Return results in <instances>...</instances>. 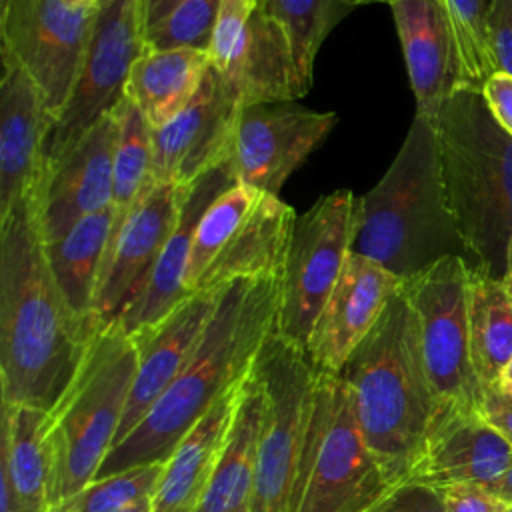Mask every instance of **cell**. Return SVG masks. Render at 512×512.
<instances>
[{"instance_id":"21","label":"cell","mask_w":512,"mask_h":512,"mask_svg":"<svg viewBox=\"0 0 512 512\" xmlns=\"http://www.w3.org/2000/svg\"><path fill=\"white\" fill-rule=\"evenodd\" d=\"M416 114L434 118L466 86L462 56L444 0H392Z\"/></svg>"},{"instance_id":"12","label":"cell","mask_w":512,"mask_h":512,"mask_svg":"<svg viewBox=\"0 0 512 512\" xmlns=\"http://www.w3.org/2000/svg\"><path fill=\"white\" fill-rule=\"evenodd\" d=\"M96 6L72 0H2V56L36 82L54 122L74 90Z\"/></svg>"},{"instance_id":"19","label":"cell","mask_w":512,"mask_h":512,"mask_svg":"<svg viewBox=\"0 0 512 512\" xmlns=\"http://www.w3.org/2000/svg\"><path fill=\"white\" fill-rule=\"evenodd\" d=\"M54 118L36 82L2 56L0 80V218L36 190L46 172Z\"/></svg>"},{"instance_id":"37","label":"cell","mask_w":512,"mask_h":512,"mask_svg":"<svg viewBox=\"0 0 512 512\" xmlns=\"http://www.w3.org/2000/svg\"><path fill=\"white\" fill-rule=\"evenodd\" d=\"M256 6L250 0H222L220 14L208 50L210 64L222 76H228L236 66L246 42L250 14Z\"/></svg>"},{"instance_id":"49","label":"cell","mask_w":512,"mask_h":512,"mask_svg":"<svg viewBox=\"0 0 512 512\" xmlns=\"http://www.w3.org/2000/svg\"><path fill=\"white\" fill-rule=\"evenodd\" d=\"M72 2H78V4H98V0H72Z\"/></svg>"},{"instance_id":"5","label":"cell","mask_w":512,"mask_h":512,"mask_svg":"<svg viewBox=\"0 0 512 512\" xmlns=\"http://www.w3.org/2000/svg\"><path fill=\"white\" fill-rule=\"evenodd\" d=\"M448 206L472 270L502 280L512 236V136L482 90L464 86L432 118Z\"/></svg>"},{"instance_id":"25","label":"cell","mask_w":512,"mask_h":512,"mask_svg":"<svg viewBox=\"0 0 512 512\" xmlns=\"http://www.w3.org/2000/svg\"><path fill=\"white\" fill-rule=\"evenodd\" d=\"M46 410L2 406L0 512H48L50 466L42 442Z\"/></svg>"},{"instance_id":"40","label":"cell","mask_w":512,"mask_h":512,"mask_svg":"<svg viewBox=\"0 0 512 512\" xmlns=\"http://www.w3.org/2000/svg\"><path fill=\"white\" fill-rule=\"evenodd\" d=\"M446 512H508V504L480 484L442 488Z\"/></svg>"},{"instance_id":"16","label":"cell","mask_w":512,"mask_h":512,"mask_svg":"<svg viewBox=\"0 0 512 512\" xmlns=\"http://www.w3.org/2000/svg\"><path fill=\"white\" fill-rule=\"evenodd\" d=\"M116 120L106 114L60 160L46 166L38 186L44 242L58 240L82 218L112 206Z\"/></svg>"},{"instance_id":"6","label":"cell","mask_w":512,"mask_h":512,"mask_svg":"<svg viewBox=\"0 0 512 512\" xmlns=\"http://www.w3.org/2000/svg\"><path fill=\"white\" fill-rule=\"evenodd\" d=\"M136 364V342L118 320L94 330L70 382L42 422L50 508L96 478L116 442Z\"/></svg>"},{"instance_id":"11","label":"cell","mask_w":512,"mask_h":512,"mask_svg":"<svg viewBox=\"0 0 512 512\" xmlns=\"http://www.w3.org/2000/svg\"><path fill=\"white\" fill-rule=\"evenodd\" d=\"M140 0H98L74 90L46 142V166L60 160L124 96L134 62L144 54Z\"/></svg>"},{"instance_id":"46","label":"cell","mask_w":512,"mask_h":512,"mask_svg":"<svg viewBox=\"0 0 512 512\" xmlns=\"http://www.w3.org/2000/svg\"><path fill=\"white\" fill-rule=\"evenodd\" d=\"M502 390H506L508 394H512V358L504 370V376H502Z\"/></svg>"},{"instance_id":"39","label":"cell","mask_w":512,"mask_h":512,"mask_svg":"<svg viewBox=\"0 0 512 512\" xmlns=\"http://www.w3.org/2000/svg\"><path fill=\"white\" fill-rule=\"evenodd\" d=\"M486 26L494 70L512 76V0H490Z\"/></svg>"},{"instance_id":"47","label":"cell","mask_w":512,"mask_h":512,"mask_svg":"<svg viewBox=\"0 0 512 512\" xmlns=\"http://www.w3.org/2000/svg\"><path fill=\"white\" fill-rule=\"evenodd\" d=\"M122 512H152V498H146V500H140L138 504L122 510Z\"/></svg>"},{"instance_id":"38","label":"cell","mask_w":512,"mask_h":512,"mask_svg":"<svg viewBox=\"0 0 512 512\" xmlns=\"http://www.w3.org/2000/svg\"><path fill=\"white\" fill-rule=\"evenodd\" d=\"M368 512H446V502L440 488L418 480H404Z\"/></svg>"},{"instance_id":"50","label":"cell","mask_w":512,"mask_h":512,"mask_svg":"<svg viewBox=\"0 0 512 512\" xmlns=\"http://www.w3.org/2000/svg\"><path fill=\"white\" fill-rule=\"evenodd\" d=\"M250 2H252V4H254V6H256V8H262V6H264V2H266V0H250Z\"/></svg>"},{"instance_id":"29","label":"cell","mask_w":512,"mask_h":512,"mask_svg":"<svg viewBox=\"0 0 512 512\" xmlns=\"http://www.w3.org/2000/svg\"><path fill=\"white\" fill-rule=\"evenodd\" d=\"M114 220L116 212L110 206L82 218L58 240L44 242L46 258L60 290L70 306L88 320H92V300Z\"/></svg>"},{"instance_id":"2","label":"cell","mask_w":512,"mask_h":512,"mask_svg":"<svg viewBox=\"0 0 512 512\" xmlns=\"http://www.w3.org/2000/svg\"><path fill=\"white\" fill-rule=\"evenodd\" d=\"M280 290V274L222 286L184 368L132 432L112 446L96 478L168 460L210 406L250 374L260 348L278 330Z\"/></svg>"},{"instance_id":"33","label":"cell","mask_w":512,"mask_h":512,"mask_svg":"<svg viewBox=\"0 0 512 512\" xmlns=\"http://www.w3.org/2000/svg\"><path fill=\"white\" fill-rule=\"evenodd\" d=\"M258 196L260 192L236 182L230 188H226L202 212L194 230L188 266H186V290L190 294L194 292L198 280L208 270V266L226 246L230 234L250 214Z\"/></svg>"},{"instance_id":"48","label":"cell","mask_w":512,"mask_h":512,"mask_svg":"<svg viewBox=\"0 0 512 512\" xmlns=\"http://www.w3.org/2000/svg\"><path fill=\"white\" fill-rule=\"evenodd\" d=\"M348 6H360V4H372V2H378V0H344Z\"/></svg>"},{"instance_id":"7","label":"cell","mask_w":512,"mask_h":512,"mask_svg":"<svg viewBox=\"0 0 512 512\" xmlns=\"http://www.w3.org/2000/svg\"><path fill=\"white\" fill-rule=\"evenodd\" d=\"M394 486L360 430L344 380L318 370L290 512H368Z\"/></svg>"},{"instance_id":"30","label":"cell","mask_w":512,"mask_h":512,"mask_svg":"<svg viewBox=\"0 0 512 512\" xmlns=\"http://www.w3.org/2000/svg\"><path fill=\"white\" fill-rule=\"evenodd\" d=\"M470 360L482 390L502 388L512 358V298L502 280L470 272L468 292Z\"/></svg>"},{"instance_id":"3","label":"cell","mask_w":512,"mask_h":512,"mask_svg":"<svg viewBox=\"0 0 512 512\" xmlns=\"http://www.w3.org/2000/svg\"><path fill=\"white\" fill-rule=\"evenodd\" d=\"M360 430L392 484L404 482L440 406L414 308L400 288L338 372Z\"/></svg>"},{"instance_id":"44","label":"cell","mask_w":512,"mask_h":512,"mask_svg":"<svg viewBox=\"0 0 512 512\" xmlns=\"http://www.w3.org/2000/svg\"><path fill=\"white\" fill-rule=\"evenodd\" d=\"M492 494H496L506 504H512V464L506 468L502 476H498L490 486H486Z\"/></svg>"},{"instance_id":"51","label":"cell","mask_w":512,"mask_h":512,"mask_svg":"<svg viewBox=\"0 0 512 512\" xmlns=\"http://www.w3.org/2000/svg\"><path fill=\"white\" fill-rule=\"evenodd\" d=\"M378 2H386V4H390V2H392V0H378Z\"/></svg>"},{"instance_id":"1","label":"cell","mask_w":512,"mask_h":512,"mask_svg":"<svg viewBox=\"0 0 512 512\" xmlns=\"http://www.w3.org/2000/svg\"><path fill=\"white\" fill-rule=\"evenodd\" d=\"M96 328L70 306L52 274L36 188L0 218L2 406L50 410Z\"/></svg>"},{"instance_id":"20","label":"cell","mask_w":512,"mask_h":512,"mask_svg":"<svg viewBox=\"0 0 512 512\" xmlns=\"http://www.w3.org/2000/svg\"><path fill=\"white\" fill-rule=\"evenodd\" d=\"M220 290L192 292L162 320L132 334L138 348V364L114 444L132 432L184 368L214 312Z\"/></svg>"},{"instance_id":"13","label":"cell","mask_w":512,"mask_h":512,"mask_svg":"<svg viewBox=\"0 0 512 512\" xmlns=\"http://www.w3.org/2000/svg\"><path fill=\"white\" fill-rule=\"evenodd\" d=\"M186 186L156 182L112 228L98 276L92 320L106 326L124 314L146 286L162 248L174 232Z\"/></svg>"},{"instance_id":"22","label":"cell","mask_w":512,"mask_h":512,"mask_svg":"<svg viewBox=\"0 0 512 512\" xmlns=\"http://www.w3.org/2000/svg\"><path fill=\"white\" fill-rule=\"evenodd\" d=\"M236 176L230 158L220 166L206 172L202 178L186 186L180 218L170 234L162 254L136 300L120 316L122 328L132 336L158 320H162L172 308H176L190 292L186 290V266L196 224L202 212L232 184Z\"/></svg>"},{"instance_id":"14","label":"cell","mask_w":512,"mask_h":512,"mask_svg":"<svg viewBox=\"0 0 512 512\" xmlns=\"http://www.w3.org/2000/svg\"><path fill=\"white\" fill-rule=\"evenodd\" d=\"M338 116L292 102L242 106L230 164L240 184L278 196L284 180L330 134Z\"/></svg>"},{"instance_id":"32","label":"cell","mask_w":512,"mask_h":512,"mask_svg":"<svg viewBox=\"0 0 512 512\" xmlns=\"http://www.w3.org/2000/svg\"><path fill=\"white\" fill-rule=\"evenodd\" d=\"M262 8L284 28L302 96L308 94L318 50L334 24L352 6L344 0H266Z\"/></svg>"},{"instance_id":"17","label":"cell","mask_w":512,"mask_h":512,"mask_svg":"<svg viewBox=\"0 0 512 512\" xmlns=\"http://www.w3.org/2000/svg\"><path fill=\"white\" fill-rule=\"evenodd\" d=\"M510 464L512 446L478 408L440 404L406 480L490 486Z\"/></svg>"},{"instance_id":"35","label":"cell","mask_w":512,"mask_h":512,"mask_svg":"<svg viewBox=\"0 0 512 512\" xmlns=\"http://www.w3.org/2000/svg\"><path fill=\"white\" fill-rule=\"evenodd\" d=\"M220 4L222 0H180L162 20L144 28L146 50L192 48L208 52Z\"/></svg>"},{"instance_id":"41","label":"cell","mask_w":512,"mask_h":512,"mask_svg":"<svg viewBox=\"0 0 512 512\" xmlns=\"http://www.w3.org/2000/svg\"><path fill=\"white\" fill-rule=\"evenodd\" d=\"M482 94L496 122L512 136V76L496 70L482 86Z\"/></svg>"},{"instance_id":"24","label":"cell","mask_w":512,"mask_h":512,"mask_svg":"<svg viewBox=\"0 0 512 512\" xmlns=\"http://www.w3.org/2000/svg\"><path fill=\"white\" fill-rule=\"evenodd\" d=\"M296 212L278 196L260 192L250 214L198 280V290H218L234 280L284 274Z\"/></svg>"},{"instance_id":"26","label":"cell","mask_w":512,"mask_h":512,"mask_svg":"<svg viewBox=\"0 0 512 512\" xmlns=\"http://www.w3.org/2000/svg\"><path fill=\"white\" fill-rule=\"evenodd\" d=\"M224 78L240 94L242 106L302 96L288 36L264 8L252 10L240 58Z\"/></svg>"},{"instance_id":"34","label":"cell","mask_w":512,"mask_h":512,"mask_svg":"<svg viewBox=\"0 0 512 512\" xmlns=\"http://www.w3.org/2000/svg\"><path fill=\"white\" fill-rule=\"evenodd\" d=\"M162 472L164 462H152L96 478L48 512H122L140 500L152 498Z\"/></svg>"},{"instance_id":"23","label":"cell","mask_w":512,"mask_h":512,"mask_svg":"<svg viewBox=\"0 0 512 512\" xmlns=\"http://www.w3.org/2000/svg\"><path fill=\"white\" fill-rule=\"evenodd\" d=\"M246 378L226 390L176 444L164 462L152 512H196L228 444Z\"/></svg>"},{"instance_id":"10","label":"cell","mask_w":512,"mask_h":512,"mask_svg":"<svg viewBox=\"0 0 512 512\" xmlns=\"http://www.w3.org/2000/svg\"><path fill=\"white\" fill-rule=\"evenodd\" d=\"M470 264L448 256L402 284L420 332L424 364L440 404L478 408L484 390L470 360Z\"/></svg>"},{"instance_id":"31","label":"cell","mask_w":512,"mask_h":512,"mask_svg":"<svg viewBox=\"0 0 512 512\" xmlns=\"http://www.w3.org/2000/svg\"><path fill=\"white\" fill-rule=\"evenodd\" d=\"M112 114L116 120L112 182V206L116 212V226L126 218L130 208L156 184V178L150 122L126 96H122Z\"/></svg>"},{"instance_id":"27","label":"cell","mask_w":512,"mask_h":512,"mask_svg":"<svg viewBox=\"0 0 512 512\" xmlns=\"http://www.w3.org/2000/svg\"><path fill=\"white\" fill-rule=\"evenodd\" d=\"M264 408V388L250 370L228 444L196 512H250Z\"/></svg>"},{"instance_id":"8","label":"cell","mask_w":512,"mask_h":512,"mask_svg":"<svg viewBox=\"0 0 512 512\" xmlns=\"http://www.w3.org/2000/svg\"><path fill=\"white\" fill-rule=\"evenodd\" d=\"M266 408L260 432L250 512H290L318 368L308 352L272 332L254 366Z\"/></svg>"},{"instance_id":"4","label":"cell","mask_w":512,"mask_h":512,"mask_svg":"<svg viewBox=\"0 0 512 512\" xmlns=\"http://www.w3.org/2000/svg\"><path fill=\"white\" fill-rule=\"evenodd\" d=\"M352 252L362 254L402 282L448 256L470 252L448 206L434 120L416 114L380 182L358 198Z\"/></svg>"},{"instance_id":"9","label":"cell","mask_w":512,"mask_h":512,"mask_svg":"<svg viewBox=\"0 0 512 512\" xmlns=\"http://www.w3.org/2000/svg\"><path fill=\"white\" fill-rule=\"evenodd\" d=\"M356 226L358 198L348 190L322 196L296 216L282 274L278 334L304 350L352 252Z\"/></svg>"},{"instance_id":"18","label":"cell","mask_w":512,"mask_h":512,"mask_svg":"<svg viewBox=\"0 0 512 512\" xmlns=\"http://www.w3.org/2000/svg\"><path fill=\"white\" fill-rule=\"evenodd\" d=\"M402 284L378 262L350 252L306 346L314 366L320 372L338 374Z\"/></svg>"},{"instance_id":"15","label":"cell","mask_w":512,"mask_h":512,"mask_svg":"<svg viewBox=\"0 0 512 512\" xmlns=\"http://www.w3.org/2000/svg\"><path fill=\"white\" fill-rule=\"evenodd\" d=\"M240 110V94L210 64L192 102L162 126L152 128L156 182L190 186L226 162Z\"/></svg>"},{"instance_id":"36","label":"cell","mask_w":512,"mask_h":512,"mask_svg":"<svg viewBox=\"0 0 512 512\" xmlns=\"http://www.w3.org/2000/svg\"><path fill=\"white\" fill-rule=\"evenodd\" d=\"M454 34L458 40L464 82L482 90L486 80L496 72L488 46V0H444Z\"/></svg>"},{"instance_id":"42","label":"cell","mask_w":512,"mask_h":512,"mask_svg":"<svg viewBox=\"0 0 512 512\" xmlns=\"http://www.w3.org/2000/svg\"><path fill=\"white\" fill-rule=\"evenodd\" d=\"M478 410L512 446V394L502 388L486 390Z\"/></svg>"},{"instance_id":"28","label":"cell","mask_w":512,"mask_h":512,"mask_svg":"<svg viewBox=\"0 0 512 512\" xmlns=\"http://www.w3.org/2000/svg\"><path fill=\"white\" fill-rule=\"evenodd\" d=\"M208 68V52L192 48L144 50L130 70L124 96L156 128L192 102Z\"/></svg>"},{"instance_id":"52","label":"cell","mask_w":512,"mask_h":512,"mask_svg":"<svg viewBox=\"0 0 512 512\" xmlns=\"http://www.w3.org/2000/svg\"><path fill=\"white\" fill-rule=\"evenodd\" d=\"M508 512H512V504H508Z\"/></svg>"},{"instance_id":"45","label":"cell","mask_w":512,"mask_h":512,"mask_svg":"<svg viewBox=\"0 0 512 512\" xmlns=\"http://www.w3.org/2000/svg\"><path fill=\"white\" fill-rule=\"evenodd\" d=\"M502 284L506 288V292L512 298V236L508 242V252H506V266H504V276H502Z\"/></svg>"},{"instance_id":"43","label":"cell","mask_w":512,"mask_h":512,"mask_svg":"<svg viewBox=\"0 0 512 512\" xmlns=\"http://www.w3.org/2000/svg\"><path fill=\"white\" fill-rule=\"evenodd\" d=\"M178 2L180 0H140V12H142L144 28L162 20Z\"/></svg>"}]
</instances>
